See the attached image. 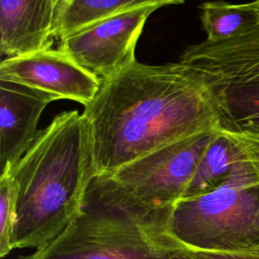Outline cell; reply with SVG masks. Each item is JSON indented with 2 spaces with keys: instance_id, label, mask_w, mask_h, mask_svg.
<instances>
[{
  "instance_id": "1",
  "label": "cell",
  "mask_w": 259,
  "mask_h": 259,
  "mask_svg": "<svg viewBox=\"0 0 259 259\" xmlns=\"http://www.w3.org/2000/svg\"><path fill=\"white\" fill-rule=\"evenodd\" d=\"M95 176L111 175L175 141L219 130L198 78L180 62L134 64L101 81L85 105Z\"/></svg>"
},
{
  "instance_id": "2",
  "label": "cell",
  "mask_w": 259,
  "mask_h": 259,
  "mask_svg": "<svg viewBox=\"0 0 259 259\" xmlns=\"http://www.w3.org/2000/svg\"><path fill=\"white\" fill-rule=\"evenodd\" d=\"M10 174L17 195L13 248L36 250L78 218L95 176L84 115L77 110L57 115Z\"/></svg>"
},
{
  "instance_id": "3",
  "label": "cell",
  "mask_w": 259,
  "mask_h": 259,
  "mask_svg": "<svg viewBox=\"0 0 259 259\" xmlns=\"http://www.w3.org/2000/svg\"><path fill=\"white\" fill-rule=\"evenodd\" d=\"M172 208L147 206L110 176H94L78 218L20 259H171L187 249L171 232Z\"/></svg>"
},
{
  "instance_id": "4",
  "label": "cell",
  "mask_w": 259,
  "mask_h": 259,
  "mask_svg": "<svg viewBox=\"0 0 259 259\" xmlns=\"http://www.w3.org/2000/svg\"><path fill=\"white\" fill-rule=\"evenodd\" d=\"M178 62L202 83L218 128L241 143L259 174V27L242 37L191 45Z\"/></svg>"
},
{
  "instance_id": "5",
  "label": "cell",
  "mask_w": 259,
  "mask_h": 259,
  "mask_svg": "<svg viewBox=\"0 0 259 259\" xmlns=\"http://www.w3.org/2000/svg\"><path fill=\"white\" fill-rule=\"evenodd\" d=\"M173 236L194 252H233L259 246V174L249 159L204 194L172 208Z\"/></svg>"
},
{
  "instance_id": "6",
  "label": "cell",
  "mask_w": 259,
  "mask_h": 259,
  "mask_svg": "<svg viewBox=\"0 0 259 259\" xmlns=\"http://www.w3.org/2000/svg\"><path fill=\"white\" fill-rule=\"evenodd\" d=\"M217 131L202 132L170 143L107 176L147 206L173 207L183 197Z\"/></svg>"
},
{
  "instance_id": "7",
  "label": "cell",
  "mask_w": 259,
  "mask_h": 259,
  "mask_svg": "<svg viewBox=\"0 0 259 259\" xmlns=\"http://www.w3.org/2000/svg\"><path fill=\"white\" fill-rule=\"evenodd\" d=\"M157 9L148 5L101 20L62 38L59 49L99 80L107 79L137 61V42Z\"/></svg>"
},
{
  "instance_id": "8",
  "label": "cell",
  "mask_w": 259,
  "mask_h": 259,
  "mask_svg": "<svg viewBox=\"0 0 259 259\" xmlns=\"http://www.w3.org/2000/svg\"><path fill=\"white\" fill-rule=\"evenodd\" d=\"M0 80L28 87L55 100L70 99L84 106L94 98L101 84V80L60 49L52 48L3 59Z\"/></svg>"
},
{
  "instance_id": "9",
  "label": "cell",
  "mask_w": 259,
  "mask_h": 259,
  "mask_svg": "<svg viewBox=\"0 0 259 259\" xmlns=\"http://www.w3.org/2000/svg\"><path fill=\"white\" fill-rule=\"evenodd\" d=\"M52 101L45 93L0 80L1 173L10 172L32 146L40 115Z\"/></svg>"
},
{
  "instance_id": "10",
  "label": "cell",
  "mask_w": 259,
  "mask_h": 259,
  "mask_svg": "<svg viewBox=\"0 0 259 259\" xmlns=\"http://www.w3.org/2000/svg\"><path fill=\"white\" fill-rule=\"evenodd\" d=\"M60 0H0V52L6 58L51 48Z\"/></svg>"
},
{
  "instance_id": "11",
  "label": "cell",
  "mask_w": 259,
  "mask_h": 259,
  "mask_svg": "<svg viewBox=\"0 0 259 259\" xmlns=\"http://www.w3.org/2000/svg\"><path fill=\"white\" fill-rule=\"evenodd\" d=\"M181 3L183 0H60L53 37L61 40L94 23L139 7L155 5L161 8Z\"/></svg>"
},
{
  "instance_id": "12",
  "label": "cell",
  "mask_w": 259,
  "mask_h": 259,
  "mask_svg": "<svg viewBox=\"0 0 259 259\" xmlns=\"http://www.w3.org/2000/svg\"><path fill=\"white\" fill-rule=\"evenodd\" d=\"M248 159L241 143L231 134L218 130L206 147L183 198L209 192L223 184L235 167Z\"/></svg>"
},
{
  "instance_id": "13",
  "label": "cell",
  "mask_w": 259,
  "mask_h": 259,
  "mask_svg": "<svg viewBox=\"0 0 259 259\" xmlns=\"http://www.w3.org/2000/svg\"><path fill=\"white\" fill-rule=\"evenodd\" d=\"M200 10L201 23L208 41L219 42L242 37L259 27L256 0L239 4L224 0L206 1L200 5Z\"/></svg>"
},
{
  "instance_id": "14",
  "label": "cell",
  "mask_w": 259,
  "mask_h": 259,
  "mask_svg": "<svg viewBox=\"0 0 259 259\" xmlns=\"http://www.w3.org/2000/svg\"><path fill=\"white\" fill-rule=\"evenodd\" d=\"M17 195L10 172L0 174V257H6L13 248L16 226Z\"/></svg>"
},
{
  "instance_id": "15",
  "label": "cell",
  "mask_w": 259,
  "mask_h": 259,
  "mask_svg": "<svg viewBox=\"0 0 259 259\" xmlns=\"http://www.w3.org/2000/svg\"><path fill=\"white\" fill-rule=\"evenodd\" d=\"M197 259H259V246L233 252H194Z\"/></svg>"
},
{
  "instance_id": "16",
  "label": "cell",
  "mask_w": 259,
  "mask_h": 259,
  "mask_svg": "<svg viewBox=\"0 0 259 259\" xmlns=\"http://www.w3.org/2000/svg\"><path fill=\"white\" fill-rule=\"evenodd\" d=\"M171 259H197L192 251L185 249L176 253Z\"/></svg>"
},
{
  "instance_id": "17",
  "label": "cell",
  "mask_w": 259,
  "mask_h": 259,
  "mask_svg": "<svg viewBox=\"0 0 259 259\" xmlns=\"http://www.w3.org/2000/svg\"><path fill=\"white\" fill-rule=\"evenodd\" d=\"M256 2H257V5H258V9H259V0H256Z\"/></svg>"
}]
</instances>
